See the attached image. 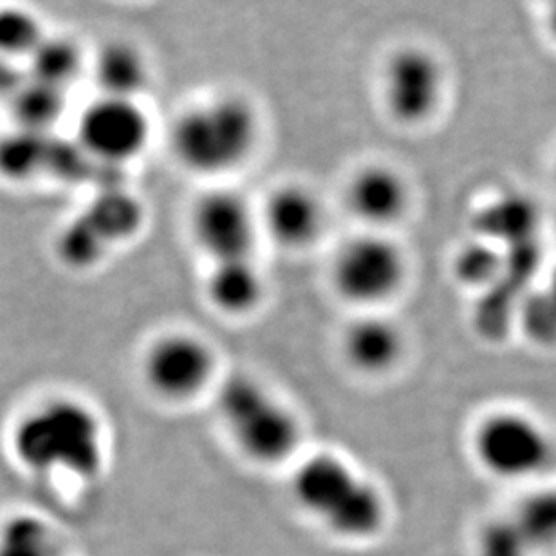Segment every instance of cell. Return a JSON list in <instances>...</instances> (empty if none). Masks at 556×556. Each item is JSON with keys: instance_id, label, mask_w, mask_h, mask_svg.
I'll return each mask as SVG.
<instances>
[{"instance_id": "obj_1", "label": "cell", "mask_w": 556, "mask_h": 556, "mask_svg": "<svg viewBox=\"0 0 556 556\" xmlns=\"http://www.w3.org/2000/svg\"><path fill=\"white\" fill-rule=\"evenodd\" d=\"M11 452L33 476L92 479L105 465V430L94 408L53 396L27 408L11 430Z\"/></svg>"}, {"instance_id": "obj_2", "label": "cell", "mask_w": 556, "mask_h": 556, "mask_svg": "<svg viewBox=\"0 0 556 556\" xmlns=\"http://www.w3.org/2000/svg\"><path fill=\"white\" fill-rule=\"evenodd\" d=\"M289 488L294 504L340 541L369 542L386 530V493L338 454L318 452L300 460Z\"/></svg>"}, {"instance_id": "obj_3", "label": "cell", "mask_w": 556, "mask_h": 556, "mask_svg": "<svg viewBox=\"0 0 556 556\" xmlns=\"http://www.w3.org/2000/svg\"><path fill=\"white\" fill-rule=\"evenodd\" d=\"M257 111L247 98L217 94L182 109L168 144L177 165L204 177L225 176L244 165L258 141Z\"/></svg>"}, {"instance_id": "obj_4", "label": "cell", "mask_w": 556, "mask_h": 556, "mask_svg": "<svg viewBox=\"0 0 556 556\" xmlns=\"http://www.w3.org/2000/svg\"><path fill=\"white\" fill-rule=\"evenodd\" d=\"M215 403L237 450L255 465H282L299 452V417L253 376H228L217 389Z\"/></svg>"}, {"instance_id": "obj_5", "label": "cell", "mask_w": 556, "mask_h": 556, "mask_svg": "<svg viewBox=\"0 0 556 556\" xmlns=\"http://www.w3.org/2000/svg\"><path fill=\"white\" fill-rule=\"evenodd\" d=\"M471 452L482 470L495 479L526 481L549 468L555 446L536 419L501 408L477 422L471 432Z\"/></svg>"}, {"instance_id": "obj_6", "label": "cell", "mask_w": 556, "mask_h": 556, "mask_svg": "<svg viewBox=\"0 0 556 556\" xmlns=\"http://www.w3.org/2000/svg\"><path fill=\"white\" fill-rule=\"evenodd\" d=\"M405 252L386 231L353 237L332 261L331 280L337 293L367 311L394 299L407 280Z\"/></svg>"}, {"instance_id": "obj_7", "label": "cell", "mask_w": 556, "mask_h": 556, "mask_svg": "<svg viewBox=\"0 0 556 556\" xmlns=\"http://www.w3.org/2000/svg\"><path fill=\"white\" fill-rule=\"evenodd\" d=\"M217 372V356L203 337L190 331H168L155 337L139 359L144 389L170 405L201 396Z\"/></svg>"}, {"instance_id": "obj_8", "label": "cell", "mask_w": 556, "mask_h": 556, "mask_svg": "<svg viewBox=\"0 0 556 556\" xmlns=\"http://www.w3.org/2000/svg\"><path fill=\"white\" fill-rule=\"evenodd\" d=\"M154 124L143 100L97 94L78 113L76 147L89 160L125 166L147 152Z\"/></svg>"}, {"instance_id": "obj_9", "label": "cell", "mask_w": 556, "mask_h": 556, "mask_svg": "<svg viewBox=\"0 0 556 556\" xmlns=\"http://www.w3.org/2000/svg\"><path fill=\"white\" fill-rule=\"evenodd\" d=\"M443 64L425 48H402L387 60L381 91L392 118L405 125L425 124L441 108L444 97Z\"/></svg>"}, {"instance_id": "obj_10", "label": "cell", "mask_w": 556, "mask_h": 556, "mask_svg": "<svg viewBox=\"0 0 556 556\" xmlns=\"http://www.w3.org/2000/svg\"><path fill=\"white\" fill-rule=\"evenodd\" d=\"M261 219L241 193L230 188L204 192L190 212L193 241L212 263L252 257Z\"/></svg>"}, {"instance_id": "obj_11", "label": "cell", "mask_w": 556, "mask_h": 556, "mask_svg": "<svg viewBox=\"0 0 556 556\" xmlns=\"http://www.w3.org/2000/svg\"><path fill=\"white\" fill-rule=\"evenodd\" d=\"M348 206L369 231H386L407 215L410 190L407 181L392 166H364L349 179Z\"/></svg>"}, {"instance_id": "obj_12", "label": "cell", "mask_w": 556, "mask_h": 556, "mask_svg": "<svg viewBox=\"0 0 556 556\" xmlns=\"http://www.w3.org/2000/svg\"><path fill=\"white\" fill-rule=\"evenodd\" d=\"M258 219L269 239L291 252L309 248L326 225L320 199L309 188L294 182L271 192Z\"/></svg>"}, {"instance_id": "obj_13", "label": "cell", "mask_w": 556, "mask_h": 556, "mask_svg": "<svg viewBox=\"0 0 556 556\" xmlns=\"http://www.w3.org/2000/svg\"><path fill=\"white\" fill-rule=\"evenodd\" d=\"M87 76L97 94L143 100L152 80V64L132 38L111 37L89 51Z\"/></svg>"}, {"instance_id": "obj_14", "label": "cell", "mask_w": 556, "mask_h": 556, "mask_svg": "<svg viewBox=\"0 0 556 556\" xmlns=\"http://www.w3.org/2000/svg\"><path fill=\"white\" fill-rule=\"evenodd\" d=\"M405 334L402 327L378 311L354 318L342 337L343 358L364 376L389 375L405 356Z\"/></svg>"}, {"instance_id": "obj_15", "label": "cell", "mask_w": 556, "mask_h": 556, "mask_svg": "<svg viewBox=\"0 0 556 556\" xmlns=\"http://www.w3.org/2000/svg\"><path fill=\"white\" fill-rule=\"evenodd\" d=\"M204 294L215 309L228 316H247L263 304L266 282L252 257L212 263Z\"/></svg>"}, {"instance_id": "obj_16", "label": "cell", "mask_w": 556, "mask_h": 556, "mask_svg": "<svg viewBox=\"0 0 556 556\" xmlns=\"http://www.w3.org/2000/svg\"><path fill=\"white\" fill-rule=\"evenodd\" d=\"M26 62L29 78L67 91L73 81L87 75L89 53L73 37L49 35L40 40Z\"/></svg>"}, {"instance_id": "obj_17", "label": "cell", "mask_w": 556, "mask_h": 556, "mask_svg": "<svg viewBox=\"0 0 556 556\" xmlns=\"http://www.w3.org/2000/svg\"><path fill=\"white\" fill-rule=\"evenodd\" d=\"M539 223V210L528 195L519 192L501 193L479 210L476 228L481 237L495 241L528 239Z\"/></svg>"}, {"instance_id": "obj_18", "label": "cell", "mask_w": 556, "mask_h": 556, "mask_svg": "<svg viewBox=\"0 0 556 556\" xmlns=\"http://www.w3.org/2000/svg\"><path fill=\"white\" fill-rule=\"evenodd\" d=\"M533 552L556 547V488L526 493L509 515Z\"/></svg>"}, {"instance_id": "obj_19", "label": "cell", "mask_w": 556, "mask_h": 556, "mask_svg": "<svg viewBox=\"0 0 556 556\" xmlns=\"http://www.w3.org/2000/svg\"><path fill=\"white\" fill-rule=\"evenodd\" d=\"M48 135L15 127L0 136V176L8 181H24L37 176L49 155Z\"/></svg>"}, {"instance_id": "obj_20", "label": "cell", "mask_w": 556, "mask_h": 556, "mask_svg": "<svg viewBox=\"0 0 556 556\" xmlns=\"http://www.w3.org/2000/svg\"><path fill=\"white\" fill-rule=\"evenodd\" d=\"M141 217L143 210L135 195L108 192L91 204L84 219L103 242H109L132 236L141 225Z\"/></svg>"}, {"instance_id": "obj_21", "label": "cell", "mask_w": 556, "mask_h": 556, "mask_svg": "<svg viewBox=\"0 0 556 556\" xmlns=\"http://www.w3.org/2000/svg\"><path fill=\"white\" fill-rule=\"evenodd\" d=\"M65 92L33 80L13 94L16 127L48 135V129L65 109Z\"/></svg>"}, {"instance_id": "obj_22", "label": "cell", "mask_w": 556, "mask_h": 556, "mask_svg": "<svg viewBox=\"0 0 556 556\" xmlns=\"http://www.w3.org/2000/svg\"><path fill=\"white\" fill-rule=\"evenodd\" d=\"M43 37L31 11L16 5L0 8V60L29 59Z\"/></svg>"}, {"instance_id": "obj_23", "label": "cell", "mask_w": 556, "mask_h": 556, "mask_svg": "<svg viewBox=\"0 0 556 556\" xmlns=\"http://www.w3.org/2000/svg\"><path fill=\"white\" fill-rule=\"evenodd\" d=\"M56 555V539L40 520L16 519L0 531V556Z\"/></svg>"}, {"instance_id": "obj_24", "label": "cell", "mask_w": 556, "mask_h": 556, "mask_svg": "<svg viewBox=\"0 0 556 556\" xmlns=\"http://www.w3.org/2000/svg\"><path fill=\"white\" fill-rule=\"evenodd\" d=\"M533 553L511 517L488 520L477 533L476 556H533Z\"/></svg>"}, {"instance_id": "obj_25", "label": "cell", "mask_w": 556, "mask_h": 556, "mask_svg": "<svg viewBox=\"0 0 556 556\" xmlns=\"http://www.w3.org/2000/svg\"><path fill=\"white\" fill-rule=\"evenodd\" d=\"M503 261L498 252L488 242L476 241L460 248L455 257V275L460 282L471 288H482L498 277Z\"/></svg>"}, {"instance_id": "obj_26", "label": "cell", "mask_w": 556, "mask_h": 556, "mask_svg": "<svg viewBox=\"0 0 556 556\" xmlns=\"http://www.w3.org/2000/svg\"><path fill=\"white\" fill-rule=\"evenodd\" d=\"M526 331L541 343H556V302L549 291L533 294L525 309Z\"/></svg>"}, {"instance_id": "obj_27", "label": "cell", "mask_w": 556, "mask_h": 556, "mask_svg": "<svg viewBox=\"0 0 556 556\" xmlns=\"http://www.w3.org/2000/svg\"><path fill=\"white\" fill-rule=\"evenodd\" d=\"M549 27H552L553 37L556 38V0H553L552 13H549Z\"/></svg>"}, {"instance_id": "obj_28", "label": "cell", "mask_w": 556, "mask_h": 556, "mask_svg": "<svg viewBox=\"0 0 556 556\" xmlns=\"http://www.w3.org/2000/svg\"><path fill=\"white\" fill-rule=\"evenodd\" d=\"M547 291H549V294H552L553 299H555L556 302V269L555 271H553L552 286H549V289H547Z\"/></svg>"}, {"instance_id": "obj_29", "label": "cell", "mask_w": 556, "mask_h": 556, "mask_svg": "<svg viewBox=\"0 0 556 556\" xmlns=\"http://www.w3.org/2000/svg\"><path fill=\"white\" fill-rule=\"evenodd\" d=\"M555 176H556V166H555Z\"/></svg>"}]
</instances>
